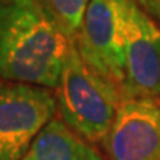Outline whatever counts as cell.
<instances>
[{
    "mask_svg": "<svg viewBox=\"0 0 160 160\" xmlns=\"http://www.w3.org/2000/svg\"><path fill=\"white\" fill-rule=\"evenodd\" d=\"M74 46L48 0H0V80L57 89Z\"/></svg>",
    "mask_w": 160,
    "mask_h": 160,
    "instance_id": "1",
    "label": "cell"
},
{
    "mask_svg": "<svg viewBox=\"0 0 160 160\" xmlns=\"http://www.w3.org/2000/svg\"><path fill=\"white\" fill-rule=\"evenodd\" d=\"M55 98L62 122L89 142L105 141L123 101L119 86L89 68L77 46L67 58Z\"/></svg>",
    "mask_w": 160,
    "mask_h": 160,
    "instance_id": "2",
    "label": "cell"
},
{
    "mask_svg": "<svg viewBox=\"0 0 160 160\" xmlns=\"http://www.w3.org/2000/svg\"><path fill=\"white\" fill-rule=\"evenodd\" d=\"M57 108L51 89L0 80V160H22Z\"/></svg>",
    "mask_w": 160,
    "mask_h": 160,
    "instance_id": "3",
    "label": "cell"
},
{
    "mask_svg": "<svg viewBox=\"0 0 160 160\" xmlns=\"http://www.w3.org/2000/svg\"><path fill=\"white\" fill-rule=\"evenodd\" d=\"M133 0H91L76 39L91 70L120 88L125 79V30Z\"/></svg>",
    "mask_w": 160,
    "mask_h": 160,
    "instance_id": "4",
    "label": "cell"
},
{
    "mask_svg": "<svg viewBox=\"0 0 160 160\" xmlns=\"http://www.w3.org/2000/svg\"><path fill=\"white\" fill-rule=\"evenodd\" d=\"M123 99L160 98V25L138 5L131 3L125 30Z\"/></svg>",
    "mask_w": 160,
    "mask_h": 160,
    "instance_id": "5",
    "label": "cell"
},
{
    "mask_svg": "<svg viewBox=\"0 0 160 160\" xmlns=\"http://www.w3.org/2000/svg\"><path fill=\"white\" fill-rule=\"evenodd\" d=\"M104 145L110 160H160V101L123 99Z\"/></svg>",
    "mask_w": 160,
    "mask_h": 160,
    "instance_id": "6",
    "label": "cell"
},
{
    "mask_svg": "<svg viewBox=\"0 0 160 160\" xmlns=\"http://www.w3.org/2000/svg\"><path fill=\"white\" fill-rule=\"evenodd\" d=\"M27 157L30 160H105L89 141L58 119L51 120L40 132Z\"/></svg>",
    "mask_w": 160,
    "mask_h": 160,
    "instance_id": "7",
    "label": "cell"
},
{
    "mask_svg": "<svg viewBox=\"0 0 160 160\" xmlns=\"http://www.w3.org/2000/svg\"><path fill=\"white\" fill-rule=\"evenodd\" d=\"M48 2L55 15L59 18V21L65 25V28L77 39L91 0H48Z\"/></svg>",
    "mask_w": 160,
    "mask_h": 160,
    "instance_id": "8",
    "label": "cell"
},
{
    "mask_svg": "<svg viewBox=\"0 0 160 160\" xmlns=\"http://www.w3.org/2000/svg\"><path fill=\"white\" fill-rule=\"evenodd\" d=\"M137 2L156 22L160 24V0H137Z\"/></svg>",
    "mask_w": 160,
    "mask_h": 160,
    "instance_id": "9",
    "label": "cell"
},
{
    "mask_svg": "<svg viewBox=\"0 0 160 160\" xmlns=\"http://www.w3.org/2000/svg\"><path fill=\"white\" fill-rule=\"evenodd\" d=\"M22 160H30V159H28V157H27V156H25V157H24V159H22Z\"/></svg>",
    "mask_w": 160,
    "mask_h": 160,
    "instance_id": "10",
    "label": "cell"
}]
</instances>
